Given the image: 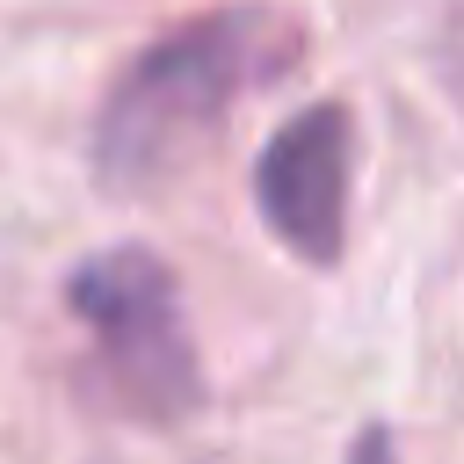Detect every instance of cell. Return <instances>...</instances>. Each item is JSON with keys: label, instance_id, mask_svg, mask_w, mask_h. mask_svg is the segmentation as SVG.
Instances as JSON below:
<instances>
[{"label": "cell", "instance_id": "3957f363", "mask_svg": "<svg viewBox=\"0 0 464 464\" xmlns=\"http://www.w3.org/2000/svg\"><path fill=\"white\" fill-rule=\"evenodd\" d=\"M348 196H355V116L319 94L290 109L254 160V210L283 254L304 268H334L348 254Z\"/></svg>", "mask_w": 464, "mask_h": 464}, {"label": "cell", "instance_id": "6da1fadb", "mask_svg": "<svg viewBox=\"0 0 464 464\" xmlns=\"http://www.w3.org/2000/svg\"><path fill=\"white\" fill-rule=\"evenodd\" d=\"M304 51V22L276 0H218L160 29L94 109V181L109 196H138L188 167L239 102L268 94Z\"/></svg>", "mask_w": 464, "mask_h": 464}, {"label": "cell", "instance_id": "7a4b0ae2", "mask_svg": "<svg viewBox=\"0 0 464 464\" xmlns=\"http://www.w3.org/2000/svg\"><path fill=\"white\" fill-rule=\"evenodd\" d=\"M65 304L94 348L109 399L130 420L174 428L203 406V355H196V334L181 312V276L152 246L116 239V246L87 254L65 276Z\"/></svg>", "mask_w": 464, "mask_h": 464}, {"label": "cell", "instance_id": "277c9868", "mask_svg": "<svg viewBox=\"0 0 464 464\" xmlns=\"http://www.w3.org/2000/svg\"><path fill=\"white\" fill-rule=\"evenodd\" d=\"M341 464H399V442H392V428H377V420H370V428H362V435L341 450Z\"/></svg>", "mask_w": 464, "mask_h": 464}]
</instances>
